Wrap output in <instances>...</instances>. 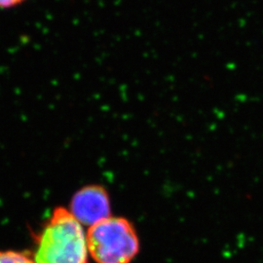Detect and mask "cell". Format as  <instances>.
<instances>
[{
	"label": "cell",
	"mask_w": 263,
	"mask_h": 263,
	"mask_svg": "<svg viewBox=\"0 0 263 263\" xmlns=\"http://www.w3.org/2000/svg\"><path fill=\"white\" fill-rule=\"evenodd\" d=\"M35 263H89L87 231L66 208H57L33 234Z\"/></svg>",
	"instance_id": "1"
},
{
	"label": "cell",
	"mask_w": 263,
	"mask_h": 263,
	"mask_svg": "<svg viewBox=\"0 0 263 263\" xmlns=\"http://www.w3.org/2000/svg\"><path fill=\"white\" fill-rule=\"evenodd\" d=\"M90 257L96 263H131L140 253V239L133 223L110 216L87 231Z\"/></svg>",
	"instance_id": "2"
},
{
	"label": "cell",
	"mask_w": 263,
	"mask_h": 263,
	"mask_svg": "<svg viewBox=\"0 0 263 263\" xmlns=\"http://www.w3.org/2000/svg\"><path fill=\"white\" fill-rule=\"evenodd\" d=\"M69 212L88 228L111 216V205L105 188L91 184L79 189L70 202Z\"/></svg>",
	"instance_id": "3"
},
{
	"label": "cell",
	"mask_w": 263,
	"mask_h": 263,
	"mask_svg": "<svg viewBox=\"0 0 263 263\" xmlns=\"http://www.w3.org/2000/svg\"><path fill=\"white\" fill-rule=\"evenodd\" d=\"M0 263H35L31 254L14 251H0Z\"/></svg>",
	"instance_id": "4"
},
{
	"label": "cell",
	"mask_w": 263,
	"mask_h": 263,
	"mask_svg": "<svg viewBox=\"0 0 263 263\" xmlns=\"http://www.w3.org/2000/svg\"><path fill=\"white\" fill-rule=\"evenodd\" d=\"M26 0H0V9H11L24 3Z\"/></svg>",
	"instance_id": "5"
}]
</instances>
